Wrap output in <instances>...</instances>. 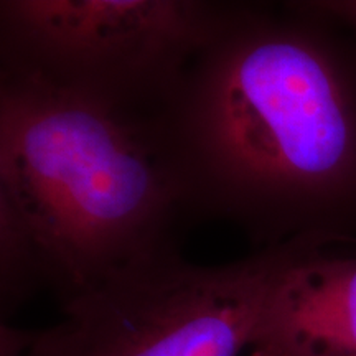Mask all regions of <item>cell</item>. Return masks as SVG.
Returning <instances> with one entry per match:
<instances>
[{"label":"cell","mask_w":356,"mask_h":356,"mask_svg":"<svg viewBox=\"0 0 356 356\" xmlns=\"http://www.w3.org/2000/svg\"><path fill=\"white\" fill-rule=\"evenodd\" d=\"M188 222L252 251L356 231V48L309 3L244 2L154 114Z\"/></svg>","instance_id":"1"},{"label":"cell","mask_w":356,"mask_h":356,"mask_svg":"<svg viewBox=\"0 0 356 356\" xmlns=\"http://www.w3.org/2000/svg\"><path fill=\"white\" fill-rule=\"evenodd\" d=\"M0 203L20 218L60 304L178 251L188 222L154 115L0 70Z\"/></svg>","instance_id":"2"},{"label":"cell","mask_w":356,"mask_h":356,"mask_svg":"<svg viewBox=\"0 0 356 356\" xmlns=\"http://www.w3.org/2000/svg\"><path fill=\"white\" fill-rule=\"evenodd\" d=\"M309 236L220 266L137 262L60 304L43 328L0 325V356H241Z\"/></svg>","instance_id":"3"},{"label":"cell","mask_w":356,"mask_h":356,"mask_svg":"<svg viewBox=\"0 0 356 356\" xmlns=\"http://www.w3.org/2000/svg\"><path fill=\"white\" fill-rule=\"evenodd\" d=\"M244 2L2 0L0 70L154 115Z\"/></svg>","instance_id":"4"},{"label":"cell","mask_w":356,"mask_h":356,"mask_svg":"<svg viewBox=\"0 0 356 356\" xmlns=\"http://www.w3.org/2000/svg\"><path fill=\"white\" fill-rule=\"evenodd\" d=\"M346 241L305 239L270 297L252 346L356 356V248L346 249Z\"/></svg>","instance_id":"5"},{"label":"cell","mask_w":356,"mask_h":356,"mask_svg":"<svg viewBox=\"0 0 356 356\" xmlns=\"http://www.w3.org/2000/svg\"><path fill=\"white\" fill-rule=\"evenodd\" d=\"M249 356H323V355L312 353V351L284 348V346L256 345L249 350Z\"/></svg>","instance_id":"6"}]
</instances>
